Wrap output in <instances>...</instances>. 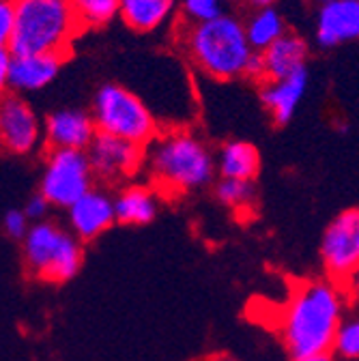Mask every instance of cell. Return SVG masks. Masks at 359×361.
<instances>
[{"label": "cell", "mask_w": 359, "mask_h": 361, "mask_svg": "<svg viewBox=\"0 0 359 361\" xmlns=\"http://www.w3.org/2000/svg\"><path fill=\"white\" fill-rule=\"evenodd\" d=\"M174 13V0H121L118 16L136 32H153Z\"/></svg>", "instance_id": "18"}, {"label": "cell", "mask_w": 359, "mask_h": 361, "mask_svg": "<svg viewBox=\"0 0 359 361\" xmlns=\"http://www.w3.org/2000/svg\"><path fill=\"white\" fill-rule=\"evenodd\" d=\"M344 319V295L334 280H310L293 290L282 314L280 336L291 359L329 355Z\"/></svg>", "instance_id": "1"}, {"label": "cell", "mask_w": 359, "mask_h": 361, "mask_svg": "<svg viewBox=\"0 0 359 361\" xmlns=\"http://www.w3.org/2000/svg\"><path fill=\"white\" fill-rule=\"evenodd\" d=\"M48 200H46V196L43 194H39V196H32L30 198V202H28V207H26V217H30V219H39V217H43V213L48 211Z\"/></svg>", "instance_id": "27"}, {"label": "cell", "mask_w": 359, "mask_h": 361, "mask_svg": "<svg viewBox=\"0 0 359 361\" xmlns=\"http://www.w3.org/2000/svg\"><path fill=\"white\" fill-rule=\"evenodd\" d=\"M82 28L108 24L121 9V0H69Z\"/></svg>", "instance_id": "21"}, {"label": "cell", "mask_w": 359, "mask_h": 361, "mask_svg": "<svg viewBox=\"0 0 359 361\" xmlns=\"http://www.w3.org/2000/svg\"><path fill=\"white\" fill-rule=\"evenodd\" d=\"M147 166L153 183L166 194L196 192L213 180L217 172L209 147L188 129H172L149 145Z\"/></svg>", "instance_id": "2"}, {"label": "cell", "mask_w": 359, "mask_h": 361, "mask_svg": "<svg viewBox=\"0 0 359 361\" xmlns=\"http://www.w3.org/2000/svg\"><path fill=\"white\" fill-rule=\"evenodd\" d=\"M39 140V121L16 93H0V147L9 153H28Z\"/></svg>", "instance_id": "10"}, {"label": "cell", "mask_w": 359, "mask_h": 361, "mask_svg": "<svg viewBox=\"0 0 359 361\" xmlns=\"http://www.w3.org/2000/svg\"><path fill=\"white\" fill-rule=\"evenodd\" d=\"M183 48L190 61L215 80L248 75L256 56L243 22L231 13L190 24L183 32Z\"/></svg>", "instance_id": "3"}, {"label": "cell", "mask_w": 359, "mask_h": 361, "mask_svg": "<svg viewBox=\"0 0 359 361\" xmlns=\"http://www.w3.org/2000/svg\"><path fill=\"white\" fill-rule=\"evenodd\" d=\"M24 252L35 274L50 282H67L82 267L78 239L52 224L32 226L24 241Z\"/></svg>", "instance_id": "6"}, {"label": "cell", "mask_w": 359, "mask_h": 361, "mask_svg": "<svg viewBox=\"0 0 359 361\" xmlns=\"http://www.w3.org/2000/svg\"><path fill=\"white\" fill-rule=\"evenodd\" d=\"M334 350L344 361H359V310L344 314Z\"/></svg>", "instance_id": "22"}, {"label": "cell", "mask_w": 359, "mask_h": 361, "mask_svg": "<svg viewBox=\"0 0 359 361\" xmlns=\"http://www.w3.org/2000/svg\"><path fill=\"white\" fill-rule=\"evenodd\" d=\"M82 30L69 0H16V28L9 41L13 56L69 52Z\"/></svg>", "instance_id": "4"}, {"label": "cell", "mask_w": 359, "mask_h": 361, "mask_svg": "<svg viewBox=\"0 0 359 361\" xmlns=\"http://www.w3.org/2000/svg\"><path fill=\"white\" fill-rule=\"evenodd\" d=\"M157 209H159V202H157L155 190L145 188V185H129L114 200L116 221L127 224V226H145L153 221L157 215Z\"/></svg>", "instance_id": "17"}, {"label": "cell", "mask_w": 359, "mask_h": 361, "mask_svg": "<svg viewBox=\"0 0 359 361\" xmlns=\"http://www.w3.org/2000/svg\"><path fill=\"white\" fill-rule=\"evenodd\" d=\"M116 221L114 200H110L102 192H86L78 202L69 207V224L78 239L91 241L106 233L110 226Z\"/></svg>", "instance_id": "12"}, {"label": "cell", "mask_w": 359, "mask_h": 361, "mask_svg": "<svg viewBox=\"0 0 359 361\" xmlns=\"http://www.w3.org/2000/svg\"><path fill=\"white\" fill-rule=\"evenodd\" d=\"M291 361H334L331 355H314V357H301V359H291Z\"/></svg>", "instance_id": "31"}, {"label": "cell", "mask_w": 359, "mask_h": 361, "mask_svg": "<svg viewBox=\"0 0 359 361\" xmlns=\"http://www.w3.org/2000/svg\"><path fill=\"white\" fill-rule=\"evenodd\" d=\"M93 121L97 131L116 135L138 147H147L157 135V121L147 104L118 84H106L93 102Z\"/></svg>", "instance_id": "5"}, {"label": "cell", "mask_w": 359, "mask_h": 361, "mask_svg": "<svg viewBox=\"0 0 359 361\" xmlns=\"http://www.w3.org/2000/svg\"><path fill=\"white\" fill-rule=\"evenodd\" d=\"M93 168L86 151L54 149L46 174L41 180V194L54 207H71L86 192H91Z\"/></svg>", "instance_id": "7"}, {"label": "cell", "mask_w": 359, "mask_h": 361, "mask_svg": "<svg viewBox=\"0 0 359 361\" xmlns=\"http://www.w3.org/2000/svg\"><path fill=\"white\" fill-rule=\"evenodd\" d=\"M260 61H262V80L264 82L288 78V75L305 69L308 43L299 35L286 32L272 45V48L260 52Z\"/></svg>", "instance_id": "15"}, {"label": "cell", "mask_w": 359, "mask_h": 361, "mask_svg": "<svg viewBox=\"0 0 359 361\" xmlns=\"http://www.w3.org/2000/svg\"><path fill=\"white\" fill-rule=\"evenodd\" d=\"M16 28V0H0V50H9Z\"/></svg>", "instance_id": "25"}, {"label": "cell", "mask_w": 359, "mask_h": 361, "mask_svg": "<svg viewBox=\"0 0 359 361\" xmlns=\"http://www.w3.org/2000/svg\"><path fill=\"white\" fill-rule=\"evenodd\" d=\"M308 69H301L288 78L264 82L260 90V102L278 125H286L295 116L308 90Z\"/></svg>", "instance_id": "14"}, {"label": "cell", "mask_w": 359, "mask_h": 361, "mask_svg": "<svg viewBox=\"0 0 359 361\" xmlns=\"http://www.w3.org/2000/svg\"><path fill=\"white\" fill-rule=\"evenodd\" d=\"M48 145L52 149H73L86 151L97 135V125L93 116L80 110H59L48 116L46 123Z\"/></svg>", "instance_id": "13"}, {"label": "cell", "mask_w": 359, "mask_h": 361, "mask_svg": "<svg viewBox=\"0 0 359 361\" xmlns=\"http://www.w3.org/2000/svg\"><path fill=\"white\" fill-rule=\"evenodd\" d=\"M86 155L97 176L106 180H121L140 168L145 151L133 142L97 131L91 147L86 149Z\"/></svg>", "instance_id": "9"}, {"label": "cell", "mask_w": 359, "mask_h": 361, "mask_svg": "<svg viewBox=\"0 0 359 361\" xmlns=\"http://www.w3.org/2000/svg\"><path fill=\"white\" fill-rule=\"evenodd\" d=\"M321 260L329 280L346 284L359 269V209L338 213L323 233Z\"/></svg>", "instance_id": "8"}, {"label": "cell", "mask_w": 359, "mask_h": 361, "mask_svg": "<svg viewBox=\"0 0 359 361\" xmlns=\"http://www.w3.org/2000/svg\"><path fill=\"white\" fill-rule=\"evenodd\" d=\"M215 166L221 178L252 180L258 174L260 155L254 145L243 140H231L219 149L215 157Z\"/></svg>", "instance_id": "19"}, {"label": "cell", "mask_w": 359, "mask_h": 361, "mask_svg": "<svg viewBox=\"0 0 359 361\" xmlns=\"http://www.w3.org/2000/svg\"><path fill=\"white\" fill-rule=\"evenodd\" d=\"M319 5H327V3H331V0H317Z\"/></svg>", "instance_id": "32"}, {"label": "cell", "mask_w": 359, "mask_h": 361, "mask_svg": "<svg viewBox=\"0 0 359 361\" xmlns=\"http://www.w3.org/2000/svg\"><path fill=\"white\" fill-rule=\"evenodd\" d=\"M314 37L321 48L359 41V0H331L321 5Z\"/></svg>", "instance_id": "11"}, {"label": "cell", "mask_w": 359, "mask_h": 361, "mask_svg": "<svg viewBox=\"0 0 359 361\" xmlns=\"http://www.w3.org/2000/svg\"><path fill=\"white\" fill-rule=\"evenodd\" d=\"M26 213L22 211H9L5 217V228L13 239H22L28 235V224H26Z\"/></svg>", "instance_id": "26"}, {"label": "cell", "mask_w": 359, "mask_h": 361, "mask_svg": "<svg viewBox=\"0 0 359 361\" xmlns=\"http://www.w3.org/2000/svg\"><path fill=\"white\" fill-rule=\"evenodd\" d=\"M243 26H245V35L254 52H264L267 48H272L280 37L286 35L284 18L280 16L276 7H262V9L250 11Z\"/></svg>", "instance_id": "20"}, {"label": "cell", "mask_w": 359, "mask_h": 361, "mask_svg": "<svg viewBox=\"0 0 359 361\" xmlns=\"http://www.w3.org/2000/svg\"><path fill=\"white\" fill-rule=\"evenodd\" d=\"M346 288H348L351 297H353L355 301H359V269H357L355 274L348 278V282H346Z\"/></svg>", "instance_id": "30"}, {"label": "cell", "mask_w": 359, "mask_h": 361, "mask_svg": "<svg viewBox=\"0 0 359 361\" xmlns=\"http://www.w3.org/2000/svg\"><path fill=\"white\" fill-rule=\"evenodd\" d=\"M233 3H237V5L248 7L250 11H254V9H262V7H274L276 0H233Z\"/></svg>", "instance_id": "29"}, {"label": "cell", "mask_w": 359, "mask_h": 361, "mask_svg": "<svg viewBox=\"0 0 359 361\" xmlns=\"http://www.w3.org/2000/svg\"><path fill=\"white\" fill-rule=\"evenodd\" d=\"M215 196L221 204H226L231 209H245L254 202V188L252 180H239V178H221Z\"/></svg>", "instance_id": "23"}, {"label": "cell", "mask_w": 359, "mask_h": 361, "mask_svg": "<svg viewBox=\"0 0 359 361\" xmlns=\"http://www.w3.org/2000/svg\"><path fill=\"white\" fill-rule=\"evenodd\" d=\"M63 56L56 54H32V56H13L9 88L13 90H39L50 84L63 65Z\"/></svg>", "instance_id": "16"}, {"label": "cell", "mask_w": 359, "mask_h": 361, "mask_svg": "<svg viewBox=\"0 0 359 361\" xmlns=\"http://www.w3.org/2000/svg\"><path fill=\"white\" fill-rule=\"evenodd\" d=\"M13 54L9 50H0V90L9 86V73H11Z\"/></svg>", "instance_id": "28"}, {"label": "cell", "mask_w": 359, "mask_h": 361, "mask_svg": "<svg viewBox=\"0 0 359 361\" xmlns=\"http://www.w3.org/2000/svg\"><path fill=\"white\" fill-rule=\"evenodd\" d=\"M226 3L229 0H183V16L190 24L207 22L226 13Z\"/></svg>", "instance_id": "24"}]
</instances>
